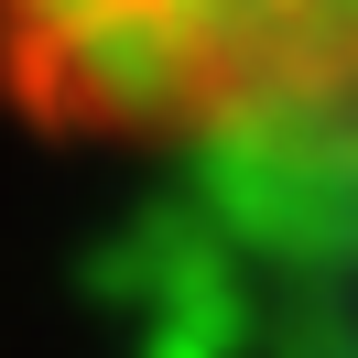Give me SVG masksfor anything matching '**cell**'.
Returning <instances> with one entry per match:
<instances>
[{"label":"cell","instance_id":"1","mask_svg":"<svg viewBox=\"0 0 358 358\" xmlns=\"http://www.w3.org/2000/svg\"><path fill=\"white\" fill-rule=\"evenodd\" d=\"M0 109L98 152H358V0H0Z\"/></svg>","mask_w":358,"mask_h":358}]
</instances>
